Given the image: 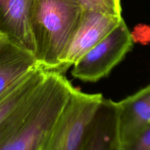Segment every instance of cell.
<instances>
[{"mask_svg": "<svg viewBox=\"0 0 150 150\" xmlns=\"http://www.w3.org/2000/svg\"><path fill=\"white\" fill-rule=\"evenodd\" d=\"M74 86L47 71L38 87L0 125V150H42Z\"/></svg>", "mask_w": 150, "mask_h": 150, "instance_id": "cell-1", "label": "cell"}, {"mask_svg": "<svg viewBox=\"0 0 150 150\" xmlns=\"http://www.w3.org/2000/svg\"><path fill=\"white\" fill-rule=\"evenodd\" d=\"M83 10L78 0H32L29 29L35 58L44 70L53 72L59 64Z\"/></svg>", "mask_w": 150, "mask_h": 150, "instance_id": "cell-2", "label": "cell"}, {"mask_svg": "<svg viewBox=\"0 0 150 150\" xmlns=\"http://www.w3.org/2000/svg\"><path fill=\"white\" fill-rule=\"evenodd\" d=\"M103 99L73 88L42 150H81Z\"/></svg>", "mask_w": 150, "mask_h": 150, "instance_id": "cell-3", "label": "cell"}, {"mask_svg": "<svg viewBox=\"0 0 150 150\" xmlns=\"http://www.w3.org/2000/svg\"><path fill=\"white\" fill-rule=\"evenodd\" d=\"M133 42L131 32L123 19L73 64L72 76L84 82H97L106 77L130 52Z\"/></svg>", "mask_w": 150, "mask_h": 150, "instance_id": "cell-4", "label": "cell"}, {"mask_svg": "<svg viewBox=\"0 0 150 150\" xmlns=\"http://www.w3.org/2000/svg\"><path fill=\"white\" fill-rule=\"evenodd\" d=\"M122 20V16L83 10L80 23L64 55L53 72L64 75L69 68L114 30Z\"/></svg>", "mask_w": 150, "mask_h": 150, "instance_id": "cell-5", "label": "cell"}, {"mask_svg": "<svg viewBox=\"0 0 150 150\" xmlns=\"http://www.w3.org/2000/svg\"><path fill=\"white\" fill-rule=\"evenodd\" d=\"M120 146L117 103L104 98L89 126L81 150H114Z\"/></svg>", "mask_w": 150, "mask_h": 150, "instance_id": "cell-6", "label": "cell"}, {"mask_svg": "<svg viewBox=\"0 0 150 150\" xmlns=\"http://www.w3.org/2000/svg\"><path fill=\"white\" fill-rule=\"evenodd\" d=\"M117 103L122 145L150 125V84Z\"/></svg>", "mask_w": 150, "mask_h": 150, "instance_id": "cell-7", "label": "cell"}, {"mask_svg": "<svg viewBox=\"0 0 150 150\" xmlns=\"http://www.w3.org/2000/svg\"><path fill=\"white\" fill-rule=\"evenodd\" d=\"M32 0H0V32L11 42L35 56L29 24Z\"/></svg>", "mask_w": 150, "mask_h": 150, "instance_id": "cell-8", "label": "cell"}, {"mask_svg": "<svg viewBox=\"0 0 150 150\" xmlns=\"http://www.w3.org/2000/svg\"><path fill=\"white\" fill-rule=\"evenodd\" d=\"M46 74L38 64L0 95V125L38 87Z\"/></svg>", "mask_w": 150, "mask_h": 150, "instance_id": "cell-9", "label": "cell"}, {"mask_svg": "<svg viewBox=\"0 0 150 150\" xmlns=\"http://www.w3.org/2000/svg\"><path fill=\"white\" fill-rule=\"evenodd\" d=\"M36 65L35 56L31 53H26L10 64L0 74V95Z\"/></svg>", "mask_w": 150, "mask_h": 150, "instance_id": "cell-10", "label": "cell"}, {"mask_svg": "<svg viewBox=\"0 0 150 150\" xmlns=\"http://www.w3.org/2000/svg\"><path fill=\"white\" fill-rule=\"evenodd\" d=\"M26 53L7 38L0 40V74Z\"/></svg>", "mask_w": 150, "mask_h": 150, "instance_id": "cell-11", "label": "cell"}, {"mask_svg": "<svg viewBox=\"0 0 150 150\" xmlns=\"http://www.w3.org/2000/svg\"><path fill=\"white\" fill-rule=\"evenodd\" d=\"M84 10L122 16L121 0H78Z\"/></svg>", "mask_w": 150, "mask_h": 150, "instance_id": "cell-12", "label": "cell"}, {"mask_svg": "<svg viewBox=\"0 0 150 150\" xmlns=\"http://www.w3.org/2000/svg\"><path fill=\"white\" fill-rule=\"evenodd\" d=\"M122 150H150V125L132 140L121 145Z\"/></svg>", "mask_w": 150, "mask_h": 150, "instance_id": "cell-13", "label": "cell"}, {"mask_svg": "<svg viewBox=\"0 0 150 150\" xmlns=\"http://www.w3.org/2000/svg\"><path fill=\"white\" fill-rule=\"evenodd\" d=\"M132 37L138 39L141 42H150V27L146 26H142L141 28L136 29L135 34L131 33Z\"/></svg>", "mask_w": 150, "mask_h": 150, "instance_id": "cell-14", "label": "cell"}, {"mask_svg": "<svg viewBox=\"0 0 150 150\" xmlns=\"http://www.w3.org/2000/svg\"><path fill=\"white\" fill-rule=\"evenodd\" d=\"M6 38L5 36H4V35H3L2 33H1V32H0V40H1V39H3V38Z\"/></svg>", "mask_w": 150, "mask_h": 150, "instance_id": "cell-15", "label": "cell"}, {"mask_svg": "<svg viewBox=\"0 0 150 150\" xmlns=\"http://www.w3.org/2000/svg\"><path fill=\"white\" fill-rule=\"evenodd\" d=\"M114 150H122V149H121V146H118V147H117V148H116V149H114Z\"/></svg>", "mask_w": 150, "mask_h": 150, "instance_id": "cell-16", "label": "cell"}]
</instances>
